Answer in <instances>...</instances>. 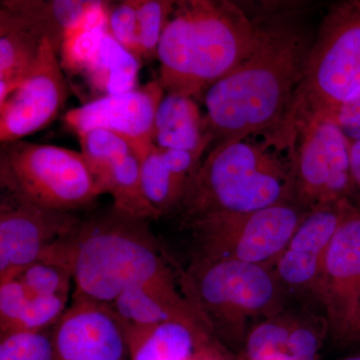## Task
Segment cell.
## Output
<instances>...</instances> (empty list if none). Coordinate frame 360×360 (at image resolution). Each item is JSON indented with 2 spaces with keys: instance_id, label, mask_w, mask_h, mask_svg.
Segmentation results:
<instances>
[{
  "instance_id": "cell-1",
  "label": "cell",
  "mask_w": 360,
  "mask_h": 360,
  "mask_svg": "<svg viewBox=\"0 0 360 360\" xmlns=\"http://www.w3.org/2000/svg\"><path fill=\"white\" fill-rule=\"evenodd\" d=\"M255 13L262 27L257 49L203 98L206 129L212 137L210 150L274 131L302 82L314 44L302 25V4L269 2Z\"/></svg>"
},
{
  "instance_id": "cell-2",
  "label": "cell",
  "mask_w": 360,
  "mask_h": 360,
  "mask_svg": "<svg viewBox=\"0 0 360 360\" xmlns=\"http://www.w3.org/2000/svg\"><path fill=\"white\" fill-rule=\"evenodd\" d=\"M149 220L118 212L80 220L40 255L39 262L70 274L75 295L110 305L134 288L179 291L176 264L148 226Z\"/></svg>"
},
{
  "instance_id": "cell-3",
  "label": "cell",
  "mask_w": 360,
  "mask_h": 360,
  "mask_svg": "<svg viewBox=\"0 0 360 360\" xmlns=\"http://www.w3.org/2000/svg\"><path fill=\"white\" fill-rule=\"evenodd\" d=\"M262 22L229 0H177L158 51L165 94L203 101L259 44Z\"/></svg>"
},
{
  "instance_id": "cell-4",
  "label": "cell",
  "mask_w": 360,
  "mask_h": 360,
  "mask_svg": "<svg viewBox=\"0 0 360 360\" xmlns=\"http://www.w3.org/2000/svg\"><path fill=\"white\" fill-rule=\"evenodd\" d=\"M250 139L208 151L175 212L184 226L295 202L281 150Z\"/></svg>"
},
{
  "instance_id": "cell-5",
  "label": "cell",
  "mask_w": 360,
  "mask_h": 360,
  "mask_svg": "<svg viewBox=\"0 0 360 360\" xmlns=\"http://www.w3.org/2000/svg\"><path fill=\"white\" fill-rule=\"evenodd\" d=\"M180 290L213 338L238 356L250 322L286 310L290 293L272 267L236 260L191 259L187 270L176 264Z\"/></svg>"
},
{
  "instance_id": "cell-6",
  "label": "cell",
  "mask_w": 360,
  "mask_h": 360,
  "mask_svg": "<svg viewBox=\"0 0 360 360\" xmlns=\"http://www.w3.org/2000/svg\"><path fill=\"white\" fill-rule=\"evenodd\" d=\"M264 137L285 151L296 205L310 212L345 201L352 203L350 141L335 120L290 113Z\"/></svg>"
},
{
  "instance_id": "cell-7",
  "label": "cell",
  "mask_w": 360,
  "mask_h": 360,
  "mask_svg": "<svg viewBox=\"0 0 360 360\" xmlns=\"http://www.w3.org/2000/svg\"><path fill=\"white\" fill-rule=\"evenodd\" d=\"M359 91L360 0H342L322 20L288 115L335 120Z\"/></svg>"
},
{
  "instance_id": "cell-8",
  "label": "cell",
  "mask_w": 360,
  "mask_h": 360,
  "mask_svg": "<svg viewBox=\"0 0 360 360\" xmlns=\"http://www.w3.org/2000/svg\"><path fill=\"white\" fill-rule=\"evenodd\" d=\"M0 184L16 200L61 212L86 207L101 195L82 153L25 141L2 143Z\"/></svg>"
},
{
  "instance_id": "cell-9",
  "label": "cell",
  "mask_w": 360,
  "mask_h": 360,
  "mask_svg": "<svg viewBox=\"0 0 360 360\" xmlns=\"http://www.w3.org/2000/svg\"><path fill=\"white\" fill-rule=\"evenodd\" d=\"M309 210L295 202L201 220L193 233V259L236 260L274 269Z\"/></svg>"
},
{
  "instance_id": "cell-10",
  "label": "cell",
  "mask_w": 360,
  "mask_h": 360,
  "mask_svg": "<svg viewBox=\"0 0 360 360\" xmlns=\"http://www.w3.org/2000/svg\"><path fill=\"white\" fill-rule=\"evenodd\" d=\"M110 4L98 0L84 20L66 32L58 53L63 71L80 78L94 99L137 87L141 66L108 32Z\"/></svg>"
},
{
  "instance_id": "cell-11",
  "label": "cell",
  "mask_w": 360,
  "mask_h": 360,
  "mask_svg": "<svg viewBox=\"0 0 360 360\" xmlns=\"http://www.w3.org/2000/svg\"><path fill=\"white\" fill-rule=\"evenodd\" d=\"M338 348L357 345L360 321V210L350 203L331 239L315 288Z\"/></svg>"
},
{
  "instance_id": "cell-12",
  "label": "cell",
  "mask_w": 360,
  "mask_h": 360,
  "mask_svg": "<svg viewBox=\"0 0 360 360\" xmlns=\"http://www.w3.org/2000/svg\"><path fill=\"white\" fill-rule=\"evenodd\" d=\"M68 94L58 52L44 37L32 70L0 106V141H22L44 129L58 115Z\"/></svg>"
},
{
  "instance_id": "cell-13",
  "label": "cell",
  "mask_w": 360,
  "mask_h": 360,
  "mask_svg": "<svg viewBox=\"0 0 360 360\" xmlns=\"http://www.w3.org/2000/svg\"><path fill=\"white\" fill-rule=\"evenodd\" d=\"M75 212L49 210L2 194L0 283L13 279L80 222Z\"/></svg>"
},
{
  "instance_id": "cell-14",
  "label": "cell",
  "mask_w": 360,
  "mask_h": 360,
  "mask_svg": "<svg viewBox=\"0 0 360 360\" xmlns=\"http://www.w3.org/2000/svg\"><path fill=\"white\" fill-rule=\"evenodd\" d=\"M165 96L158 78L122 94L92 99L68 111L65 122L77 135L94 129L108 130L136 150L153 142L156 111Z\"/></svg>"
},
{
  "instance_id": "cell-15",
  "label": "cell",
  "mask_w": 360,
  "mask_h": 360,
  "mask_svg": "<svg viewBox=\"0 0 360 360\" xmlns=\"http://www.w3.org/2000/svg\"><path fill=\"white\" fill-rule=\"evenodd\" d=\"M53 360H124L129 355L122 322L110 305L73 295L53 326Z\"/></svg>"
},
{
  "instance_id": "cell-16",
  "label": "cell",
  "mask_w": 360,
  "mask_h": 360,
  "mask_svg": "<svg viewBox=\"0 0 360 360\" xmlns=\"http://www.w3.org/2000/svg\"><path fill=\"white\" fill-rule=\"evenodd\" d=\"M350 203L345 201L310 210L302 220L274 267L290 295L314 296L326 251Z\"/></svg>"
},
{
  "instance_id": "cell-17",
  "label": "cell",
  "mask_w": 360,
  "mask_h": 360,
  "mask_svg": "<svg viewBox=\"0 0 360 360\" xmlns=\"http://www.w3.org/2000/svg\"><path fill=\"white\" fill-rule=\"evenodd\" d=\"M122 326L130 360H236L207 329L189 322Z\"/></svg>"
},
{
  "instance_id": "cell-18",
  "label": "cell",
  "mask_w": 360,
  "mask_h": 360,
  "mask_svg": "<svg viewBox=\"0 0 360 360\" xmlns=\"http://www.w3.org/2000/svg\"><path fill=\"white\" fill-rule=\"evenodd\" d=\"M153 142L158 148L184 149L201 155L210 150L212 137L196 101L165 94L156 111Z\"/></svg>"
},
{
  "instance_id": "cell-19",
  "label": "cell",
  "mask_w": 360,
  "mask_h": 360,
  "mask_svg": "<svg viewBox=\"0 0 360 360\" xmlns=\"http://www.w3.org/2000/svg\"><path fill=\"white\" fill-rule=\"evenodd\" d=\"M42 39L16 14L0 7V106L32 70Z\"/></svg>"
},
{
  "instance_id": "cell-20",
  "label": "cell",
  "mask_w": 360,
  "mask_h": 360,
  "mask_svg": "<svg viewBox=\"0 0 360 360\" xmlns=\"http://www.w3.org/2000/svg\"><path fill=\"white\" fill-rule=\"evenodd\" d=\"M99 194H110L113 207L130 217L146 220L162 215L149 202L142 188L139 160L134 150L90 170Z\"/></svg>"
},
{
  "instance_id": "cell-21",
  "label": "cell",
  "mask_w": 360,
  "mask_h": 360,
  "mask_svg": "<svg viewBox=\"0 0 360 360\" xmlns=\"http://www.w3.org/2000/svg\"><path fill=\"white\" fill-rule=\"evenodd\" d=\"M98 0H1L0 7L25 21L59 53L66 32L80 22Z\"/></svg>"
},
{
  "instance_id": "cell-22",
  "label": "cell",
  "mask_w": 360,
  "mask_h": 360,
  "mask_svg": "<svg viewBox=\"0 0 360 360\" xmlns=\"http://www.w3.org/2000/svg\"><path fill=\"white\" fill-rule=\"evenodd\" d=\"M134 151L139 158L142 188L149 202L162 217L175 213L186 184L168 169L155 142Z\"/></svg>"
},
{
  "instance_id": "cell-23",
  "label": "cell",
  "mask_w": 360,
  "mask_h": 360,
  "mask_svg": "<svg viewBox=\"0 0 360 360\" xmlns=\"http://www.w3.org/2000/svg\"><path fill=\"white\" fill-rule=\"evenodd\" d=\"M298 315L284 310L252 326L236 360H281Z\"/></svg>"
},
{
  "instance_id": "cell-24",
  "label": "cell",
  "mask_w": 360,
  "mask_h": 360,
  "mask_svg": "<svg viewBox=\"0 0 360 360\" xmlns=\"http://www.w3.org/2000/svg\"><path fill=\"white\" fill-rule=\"evenodd\" d=\"M172 0H137L139 41L142 58H158V46L174 9Z\"/></svg>"
},
{
  "instance_id": "cell-25",
  "label": "cell",
  "mask_w": 360,
  "mask_h": 360,
  "mask_svg": "<svg viewBox=\"0 0 360 360\" xmlns=\"http://www.w3.org/2000/svg\"><path fill=\"white\" fill-rule=\"evenodd\" d=\"M28 295L27 302L18 321L4 335L46 330L49 326H53L68 309V295H32L30 293Z\"/></svg>"
},
{
  "instance_id": "cell-26",
  "label": "cell",
  "mask_w": 360,
  "mask_h": 360,
  "mask_svg": "<svg viewBox=\"0 0 360 360\" xmlns=\"http://www.w3.org/2000/svg\"><path fill=\"white\" fill-rule=\"evenodd\" d=\"M32 295H68L71 278L66 270L46 262H37L21 270L14 278Z\"/></svg>"
},
{
  "instance_id": "cell-27",
  "label": "cell",
  "mask_w": 360,
  "mask_h": 360,
  "mask_svg": "<svg viewBox=\"0 0 360 360\" xmlns=\"http://www.w3.org/2000/svg\"><path fill=\"white\" fill-rule=\"evenodd\" d=\"M108 30L123 49L142 63L137 0H125L113 4L110 2L108 9Z\"/></svg>"
},
{
  "instance_id": "cell-28",
  "label": "cell",
  "mask_w": 360,
  "mask_h": 360,
  "mask_svg": "<svg viewBox=\"0 0 360 360\" xmlns=\"http://www.w3.org/2000/svg\"><path fill=\"white\" fill-rule=\"evenodd\" d=\"M0 360H53L51 335L40 331L0 335Z\"/></svg>"
},
{
  "instance_id": "cell-29",
  "label": "cell",
  "mask_w": 360,
  "mask_h": 360,
  "mask_svg": "<svg viewBox=\"0 0 360 360\" xmlns=\"http://www.w3.org/2000/svg\"><path fill=\"white\" fill-rule=\"evenodd\" d=\"M28 293L18 279L0 283V333L4 335L18 321L28 300Z\"/></svg>"
},
{
  "instance_id": "cell-30",
  "label": "cell",
  "mask_w": 360,
  "mask_h": 360,
  "mask_svg": "<svg viewBox=\"0 0 360 360\" xmlns=\"http://www.w3.org/2000/svg\"><path fill=\"white\" fill-rule=\"evenodd\" d=\"M163 162L179 180L188 186V182L200 168L202 156L184 149L158 148Z\"/></svg>"
},
{
  "instance_id": "cell-31",
  "label": "cell",
  "mask_w": 360,
  "mask_h": 360,
  "mask_svg": "<svg viewBox=\"0 0 360 360\" xmlns=\"http://www.w3.org/2000/svg\"><path fill=\"white\" fill-rule=\"evenodd\" d=\"M335 122L350 141H360V91L341 106Z\"/></svg>"
},
{
  "instance_id": "cell-32",
  "label": "cell",
  "mask_w": 360,
  "mask_h": 360,
  "mask_svg": "<svg viewBox=\"0 0 360 360\" xmlns=\"http://www.w3.org/2000/svg\"><path fill=\"white\" fill-rule=\"evenodd\" d=\"M350 174L354 186L352 205L360 210V141H350Z\"/></svg>"
},
{
  "instance_id": "cell-33",
  "label": "cell",
  "mask_w": 360,
  "mask_h": 360,
  "mask_svg": "<svg viewBox=\"0 0 360 360\" xmlns=\"http://www.w3.org/2000/svg\"><path fill=\"white\" fill-rule=\"evenodd\" d=\"M340 360H360V354L350 355V356L345 357V359H341Z\"/></svg>"
},
{
  "instance_id": "cell-34",
  "label": "cell",
  "mask_w": 360,
  "mask_h": 360,
  "mask_svg": "<svg viewBox=\"0 0 360 360\" xmlns=\"http://www.w3.org/2000/svg\"><path fill=\"white\" fill-rule=\"evenodd\" d=\"M357 345H360V321H359V333H357Z\"/></svg>"
}]
</instances>
